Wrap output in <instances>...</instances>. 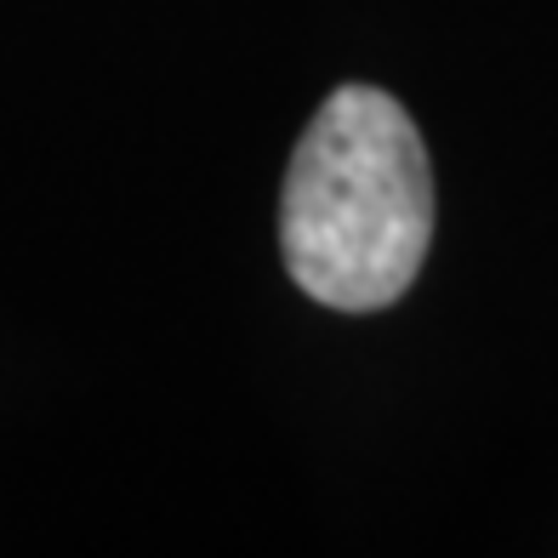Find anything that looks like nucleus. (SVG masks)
I'll return each mask as SVG.
<instances>
[{
	"label": "nucleus",
	"instance_id": "obj_1",
	"mask_svg": "<svg viewBox=\"0 0 558 558\" xmlns=\"http://www.w3.org/2000/svg\"><path fill=\"white\" fill-rule=\"evenodd\" d=\"M434 240V171L399 97L348 81L308 120L286 194V274L325 308L376 314L411 291Z\"/></svg>",
	"mask_w": 558,
	"mask_h": 558
}]
</instances>
